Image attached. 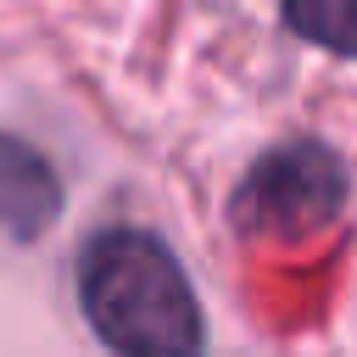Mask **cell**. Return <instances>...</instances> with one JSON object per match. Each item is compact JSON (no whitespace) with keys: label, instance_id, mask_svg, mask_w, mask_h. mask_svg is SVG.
I'll return each instance as SVG.
<instances>
[{"label":"cell","instance_id":"1","mask_svg":"<svg viewBox=\"0 0 357 357\" xmlns=\"http://www.w3.org/2000/svg\"><path fill=\"white\" fill-rule=\"evenodd\" d=\"M78 296L95 335L117 357H201V307L173 251L145 229L89 240Z\"/></svg>","mask_w":357,"mask_h":357},{"label":"cell","instance_id":"2","mask_svg":"<svg viewBox=\"0 0 357 357\" xmlns=\"http://www.w3.org/2000/svg\"><path fill=\"white\" fill-rule=\"evenodd\" d=\"M340 201H346V173L340 162L318 145V139H296V145H279L268 151L234 190L229 201V218L240 234L251 240H312L324 234L335 218H340Z\"/></svg>","mask_w":357,"mask_h":357},{"label":"cell","instance_id":"3","mask_svg":"<svg viewBox=\"0 0 357 357\" xmlns=\"http://www.w3.org/2000/svg\"><path fill=\"white\" fill-rule=\"evenodd\" d=\"M61 212V184L50 162L28 145L0 134V234L6 240H33L56 223Z\"/></svg>","mask_w":357,"mask_h":357},{"label":"cell","instance_id":"4","mask_svg":"<svg viewBox=\"0 0 357 357\" xmlns=\"http://www.w3.org/2000/svg\"><path fill=\"white\" fill-rule=\"evenodd\" d=\"M284 22L335 56H357V0H284Z\"/></svg>","mask_w":357,"mask_h":357}]
</instances>
